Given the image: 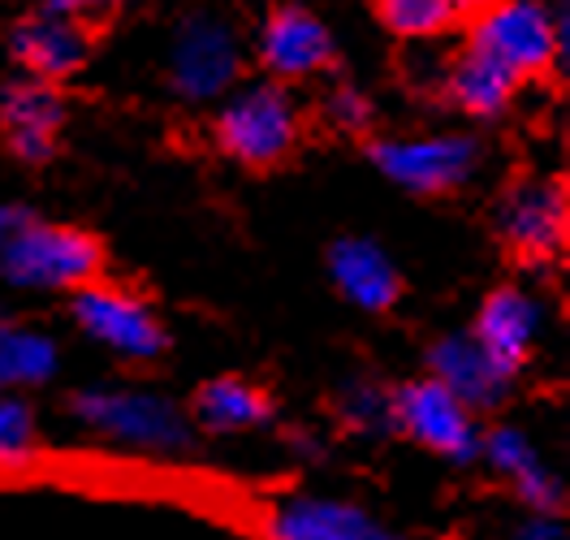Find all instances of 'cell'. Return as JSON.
Wrapping results in <instances>:
<instances>
[{"instance_id": "obj_1", "label": "cell", "mask_w": 570, "mask_h": 540, "mask_svg": "<svg viewBox=\"0 0 570 540\" xmlns=\"http://www.w3.org/2000/svg\"><path fill=\"white\" fill-rule=\"evenodd\" d=\"M70 415L87 436L135 459H181L199 441L186 406L142 385H87L70 397Z\"/></svg>"}, {"instance_id": "obj_2", "label": "cell", "mask_w": 570, "mask_h": 540, "mask_svg": "<svg viewBox=\"0 0 570 540\" xmlns=\"http://www.w3.org/2000/svg\"><path fill=\"white\" fill-rule=\"evenodd\" d=\"M105 268V252L87 229L27 220L0 264V282L18 289H82Z\"/></svg>"}, {"instance_id": "obj_3", "label": "cell", "mask_w": 570, "mask_h": 540, "mask_svg": "<svg viewBox=\"0 0 570 540\" xmlns=\"http://www.w3.org/2000/svg\"><path fill=\"white\" fill-rule=\"evenodd\" d=\"M390 420L393 432H402L411 445H420L424 454L441 459V463H454V468L480 463V436H484L480 415L445 385H436L432 376L406 381L393 390Z\"/></svg>"}, {"instance_id": "obj_4", "label": "cell", "mask_w": 570, "mask_h": 540, "mask_svg": "<svg viewBox=\"0 0 570 540\" xmlns=\"http://www.w3.org/2000/svg\"><path fill=\"white\" fill-rule=\"evenodd\" d=\"M298 108L277 82H250L225 96L216 112V147L238 165L268 169L298 144Z\"/></svg>"}, {"instance_id": "obj_5", "label": "cell", "mask_w": 570, "mask_h": 540, "mask_svg": "<svg viewBox=\"0 0 570 540\" xmlns=\"http://www.w3.org/2000/svg\"><path fill=\"white\" fill-rule=\"evenodd\" d=\"M73 324L108 355L126 363H151L165 355L169 333L160 316L147 307V298L121 286H91L73 289Z\"/></svg>"}, {"instance_id": "obj_6", "label": "cell", "mask_w": 570, "mask_h": 540, "mask_svg": "<svg viewBox=\"0 0 570 540\" xmlns=\"http://www.w3.org/2000/svg\"><path fill=\"white\" fill-rule=\"evenodd\" d=\"M238 36L216 13H190L169 48V82L186 105H213L238 82Z\"/></svg>"}, {"instance_id": "obj_7", "label": "cell", "mask_w": 570, "mask_h": 540, "mask_svg": "<svg viewBox=\"0 0 570 540\" xmlns=\"http://www.w3.org/2000/svg\"><path fill=\"white\" fill-rule=\"evenodd\" d=\"M376 169L415 195H445L480 174L484 151L471 135H420V139H381L372 147Z\"/></svg>"}, {"instance_id": "obj_8", "label": "cell", "mask_w": 570, "mask_h": 540, "mask_svg": "<svg viewBox=\"0 0 570 540\" xmlns=\"http://www.w3.org/2000/svg\"><path fill=\"white\" fill-rule=\"evenodd\" d=\"M471 48L480 57L498 61L501 70H510L519 82L549 70L553 57L562 52L558 22L535 0H493V4H484L480 22H475V36H471Z\"/></svg>"}, {"instance_id": "obj_9", "label": "cell", "mask_w": 570, "mask_h": 540, "mask_svg": "<svg viewBox=\"0 0 570 540\" xmlns=\"http://www.w3.org/2000/svg\"><path fill=\"white\" fill-rule=\"evenodd\" d=\"M268 540H390L393 528L367 505L333 493H289L264 514Z\"/></svg>"}, {"instance_id": "obj_10", "label": "cell", "mask_w": 570, "mask_h": 540, "mask_svg": "<svg viewBox=\"0 0 570 540\" xmlns=\"http://www.w3.org/2000/svg\"><path fill=\"white\" fill-rule=\"evenodd\" d=\"M480 463L493 471L501 484H510V493L519 498L523 510L567 514V480L544 463L528 429H519V424L489 429L480 436Z\"/></svg>"}, {"instance_id": "obj_11", "label": "cell", "mask_w": 570, "mask_h": 540, "mask_svg": "<svg viewBox=\"0 0 570 540\" xmlns=\"http://www.w3.org/2000/svg\"><path fill=\"white\" fill-rule=\"evenodd\" d=\"M428 376L436 385H445L459 402H466L475 415L501 406L505 394H510V385H514V372L501 367L484 351V342L475 333H445V337H436L432 351H428Z\"/></svg>"}, {"instance_id": "obj_12", "label": "cell", "mask_w": 570, "mask_h": 540, "mask_svg": "<svg viewBox=\"0 0 570 540\" xmlns=\"http://www.w3.org/2000/svg\"><path fill=\"white\" fill-rule=\"evenodd\" d=\"M471 333L484 342V351H489L501 367H510V372L519 376V372L528 367V360L535 355V346H540L544 307H540V298H535L532 289L501 286L484 298V307H480Z\"/></svg>"}, {"instance_id": "obj_13", "label": "cell", "mask_w": 570, "mask_h": 540, "mask_svg": "<svg viewBox=\"0 0 570 540\" xmlns=\"http://www.w3.org/2000/svg\"><path fill=\"white\" fill-rule=\"evenodd\" d=\"M498 229L505 247L519 255H553L567 243V190L558 181H523L498 208Z\"/></svg>"}, {"instance_id": "obj_14", "label": "cell", "mask_w": 570, "mask_h": 540, "mask_svg": "<svg viewBox=\"0 0 570 540\" xmlns=\"http://www.w3.org/2000/svg\"><path fill=\"white\" fill-rule=\"evenodd\" d=\"M61 96L48 87V78H18L0 91V126L4 139L13 147V156H22L27 165H39L52 156V139L61 130Z\"/></svg>"}, {"instance_id": "obj_15", "label": "cell", "mask_w": 570, "mask_h": 540, "mask_svg": "<svg viewBox=\"0 0 570 540\" xmlns=\"http://www.w3.org/2000/svg\"><path fill=\"white\" fill-rule=\"evenodd\" d=\"M328 277L333 286L342 289L346 303H355L358 312H390L402 294V277H397V264L393 255L372 243V238H342L333 243L328 252Z\"/></svg>"}, {"instance_id": "obj_16", "label": "cell", "mask_w": 570, "mask_h": 540, "mask_svg": "<svg viewBox=\"0 0 570 540\" xmlns=\"http://www.w3.org/2000/svg\"><path fill=\"white\" fill-rule=\"evenodd\" d=\"M259 57L277 78H312L328 66L333 39L307 9H282L268 18L259 36Z\"/></svg>"}, {"instance_id": "obj_17", "label": "cell", "mask_w": 570, "mask_h": 540, "mask_svg": "<svg viewBox=\"0 0 570 540\" xmlns=\"http://www.w3.org/2000/svg\"><path fill=\"white\" fill-rule=\"evenodd\" d=\"M186 411H190L195 432H213V436H247V432H259L273 420L268 394L259 385L243 381V376H216V381H208Z\"/></svg>"}, {"instance_id": "obj_18", "label": "cell", "mask_w": 570, "mask_h": 540, "mask_svg": "<svg viewBox=\"0 0 570 540\" xmlns=\"http://www.w3.org/2000/svg\"><path fill=\"white\" fill-rule=\"evenodd\" d=\"M57 372H61V351L52 333L0 316V394L43 390Z\"/></svg>"}, {"instance_id": "obj_19", "label": "cell", "mask_w": 570, "mask_h": 540, "mask_svg": "<svg viewBox=\"0 0 570 540\" xmlns=\"http://www.w3.org/2000/svg\"><path fill=\"white\" fill-rule=\"evenodd\" d=\"M13 57L36 78H66L87 61V39L66 13H39L13 31Z\"/></svg>"}, {"instance_id": "obj_20", "label": "cell", "mask_w": 570, "mask_h": 540, "mask_svg": "<svg viewBox=\"0 0 570 540\" xmlns=\"http://www.w3.org/2000/svg\"><path fill=\"white\" fill-rule=\"evenodd\" d=\"M514 87H519V78L510 70H501L498 61L480 57L475 48L450 70V96L471 117H498L501 108L514 100Z\"/></svg>"}, {"instance_id": "obj_21", "label": "cell", "mask_w": 570, "mask_h": 540, "mask_svg": "<svg viewBox=\"0 0 570 540\" xmlns=\"http://www.w3.org/2000/svg\"><path fill=\"white\" fill-rule=\"evenodd\" d=\"M43 429H39V411L27 394H0V471L27 468L36 463Z\"/></svg>"}, {"instance_id": "obj_22", "label": "cell", "mask_w": 570, "mask_h": 540, "mask_svg": "<svg viewBox=\"0 0 570 540\" xmlns=\"http://www.w3.org/2000/svg\"><path fill=\"white\" fill-rule=\"evenodd\" d=\"M390 397H393V390L367 381V376H355V381H346V385L337 390L333 411H337L342 429L358 432V436H381V432H393Z\"/></svg>"}, {"instance_id": "obj_23", "label": "cell", "mask_w": 570, "mask_h": 540, "mask_svg": "<svg viewBox=\"0 0 570 540\" xmlns=\"http://www.w3.org/2000/svg\"><path fill=\"white\" fill-rule=\"evenodd\" d=\"M459 4L454 0H381V18L390 22L397 36L428 39L441 36L454 22Z\"/></svg>"}, {"instance_id": "obj_24", "label": "cell", "mask_w": 570, "mask_h": 540, "mask_svg": "<svg viewBox=\"0 0 570 540\" xmlns=\"http://www.w3.org/2000/svg\"><path fill=\"white\" fill-rule=\"evenodd\" d=\"M328 117H333V126H337V130H363V126L372 121V105H367V96H363V91L342 87V91H333V96H328Z\"/></svg>"}, {"instance_id": "obj_25", "label": "cell", "mask_w": 570, "mask_h": 540, "mask_svg": "<svg viewBox=\"0 0 570 540\" xmlns=\"http://www.w3.org/2000/svg\"><path fill=\"white\" fill-rule=\"evenodd\" d=\"M510 540H570V528L562 514H540V510H528L519 523H514V532Z\"/></svg>"}, {"instance_id": "obj_26", "label": "cell", "mask_w": 570, "mask_h": 540, "mask_svg": "<svg viewBox=\"0 0 570 540\" xmlns=\"http://www.w3.org/2000/svg\"><path fill=\"white\" fill-rule=\"evenodd\" d=\"M27 220H31V216L22 213V208H9V204H0V264H4V252H9L13 234H18Z\"/></svg>"}, {"instance_id": "obj_27", "label": "cell", "mask_w": 570, "mask_h": 540, "mask_svg": "<svg viewBox=\"0 0 570 540\" xmlns=\"http://www.w3.org/2000/svg\"><path fill=\"white\" fill-rule=\"evenodd\" d=\"M289 450L298 454V459H307V463H316L324 454V441L316 436V432H307V429H294L289 432Z\"/></svg>"}, {"instance_id": "obj_28", "label": "cell", "mask_w": 570, "mask_h": 540, "mask_svg": "<svg viewBox=\"0 0 570 540\" xmlns=\"http://www.w3.org/2000/svg\"><path fill=\"white\" fill-rule=\"evenodd\" d=\"M48 13H78V9H105L112 0H39Z\"/></svg>"}, {"instance_id": "obj_29", "label": "cell", "mask_w": 570, "mask_h": 540, "mask_svg": "<svg viewBox=\"0 0 570 540\" xmlns=\"http://www.w3.org/2000/svg\"><path fill=\"white\" fill-rule=\"evenodd\" d=\"M459 9H484V4H493V0H454Z\"/></svg>"}]
</instances>
